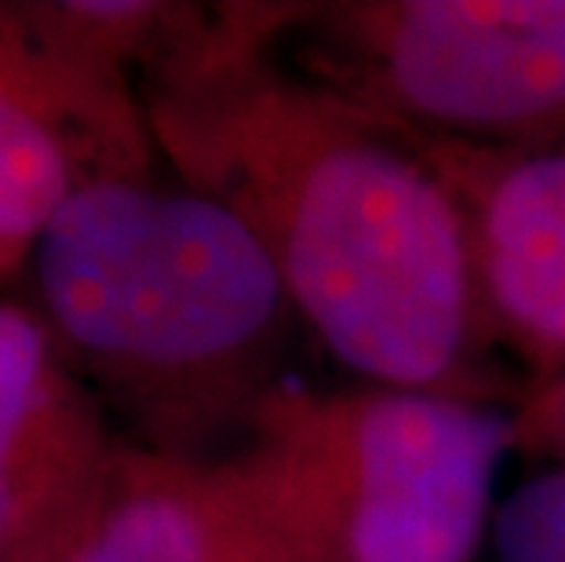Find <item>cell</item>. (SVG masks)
<instances>
[{
  "label": "cell",
  "mask_w": 565,
  "mask_h": 562,
  "mask_svg": "<svg viewBox=\"0 0 565 562\" xmlns=\"http://www.w3.org/2000/svg\"><path fill=\"white\" fill-rule=\"evenodd\" d=\"M288 15H223L168 47L147 103L153 142L245 220L299 321L365 384L492 402L460 198L405 131L281 63Z\"/></svg>",
  "instance_id": "obj_1"
},
{
  "label": "cell",
  "mask_w": 565,
  "mask_h": 562,
  "mask_svg": "<svg viewBox=\"0 0 565 562\" xmlns=\"http://www.w3.org/2000/svg\"><path fill=\"white\" fill-rule=\"evenodd\" d=\"M41 315L153 442L204 460L245 435L274 391L299 321L245 220L190 183L95 176L30 248Z\"/></svg>",
  "instance_id": "obj_2"
},
{
  "label": "cell",
  "mask_w": 565,
  "mask_h": 562,
  "mask_svg": "<svg viewBox=\"0 0 565 562\" xmlns=\"http://www.w3.org/2000/svg\"><path fill=\"white\" fill-rule=\"evenodd\" d=\"M519 424L438 391L285 384L212 468L252 562H471Z\"/></svg>",
  "instance_id": "obj_3"
},
{
  "label": "cell",
  "mask_w": 565,
  "mask_h": 562,
  "mask_svg": "<svg viewBox=\"0 0 565 562\" xmlns=\"http://www.w3.org/2000/svg\"><path fill=\"white\" fill-rule=\"evenodd\" d=\"M292 66L419 139L565 150V0H343L292 8Z\"/></svg>",
  "instance_id": "obj_4"
},
{
  "label": "cell",
  "mask_w": 565,
  "mask_h": 562,
  "mask_svg": "<svg viewBox=\"0 0 565 562\" xmlns=\"http://www.w3.org/2000/svg\"><path fill=\"white\" fill-rule=\"evenodd\" d=\"M121 453L41 318L0 304V562H58Z\"/></svg>",
  "instance_id": "obj_5"
},
{
  "label": "cell",
  "mask_w": 565,
  "mask_h": 562,
  "mask_svg": "<svg viewBox=\"0 0 565 562\" xmlns=\"http://www.w3.org/2000/svg\"><path fill=\"white\" fill-rule=\"evenodd\" d=\"M408 136V131H405ZM460 198L492 347L565 377V150L489 153L408 136Z\"/></svg>",
  "instance_id": "obj_6"
},
{
  "label": "cell",
  "mask_w": 565,
  "mask_h": 562,
  "mask_svg": "<svg viewBox=\"0 0 565 562\" xmlns=\"http://www.w3.org/2000/svg\"><path fill=\"white\" fill-rule=\"evenodd\" d=\"M142 161L117 70L66 41L47 81L0 59V256H30L84 179L147 176Z\"/></svg>",
  "instance_id": "obj_7"
},
{
  "label": "cell",
  "mask_w": 565,
  "mask_h": 562,
  "mask_svg": "<svg viewBox=\"0 0 565 562\" xmlns=\"http://www.w3.org/2000/svg\"><path fill=\"white\" fill-rule=\"evenodd\" d=\"M58 562H252L212 460L121 453Z\"/></svg>",
  "instance_id": "obj_8"
},
{
  "label": "cell",
  "mask_w": 565,
  "mask_h": 562,
  "mask_svg": "<svg viewBox=\"0 0 565 562\" xmlns=\"http://www.w3.org/2000/svg\"><path fill=\"white\" fill-rule=\"evenodd\" d=\"M497 562H565V464L529 475L497 508Z\"/></svg>",
  "instance_id": "obj_9"
},
{
  "label": "cell",
  "mask_w": 565,
  "mask_h": 562,
  "mask_svg": "<svg viewBox=\"0 0 565 562\" xmlns=\"http://www.w3.org/2000/svg\"><path fill=\"white\" fill-rule=\"evenodd\" d=\"M562 442H565V438H562Z\"/></svg>",
  "instance_id": "obj_10"
}]
</instances>
